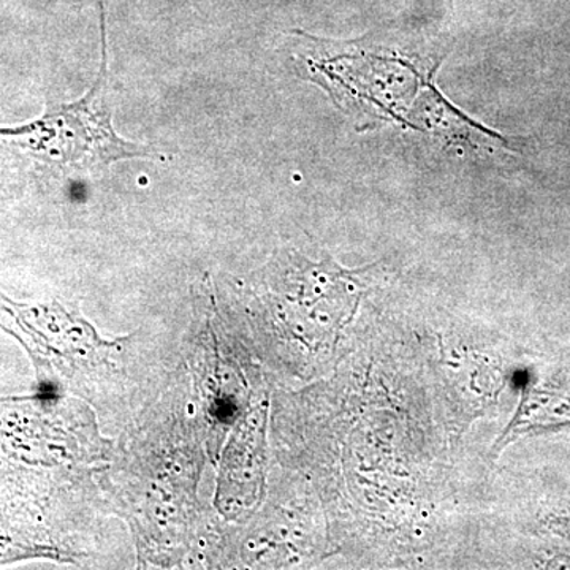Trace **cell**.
I'll list each match as a JSON object with an SVG mask.
<instances>
[{
    "label": "cell",
    "mask_w": 570,
    "mask_h": 570,
    "mask_svg": "<svg viewBox=\"0 0 570 570\" xmlns=\"http://www.w3.org/2000/svg\"><path fill=\"white\" fill-rule=\"evenodd\" d=\"M102 61L92 88L77 102L59 105L40 119L17 129H0V141L32 154L40 163L66 171H99L127 159H149V146L124 140L112 127L110 78H108L107 22L99 2Z\"/></svg>",
    "instance_id": "obj_1"
}]
</instances>
